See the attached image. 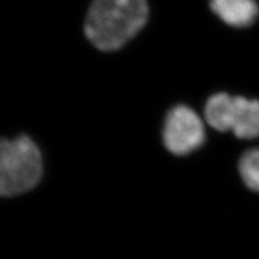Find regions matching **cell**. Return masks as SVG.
<instances>
[{
    "label": "cell",
    "mask_w": 259,
    "mask_h": 259,
    "mask_svg": "<svg viewBox=\"0 0 259 259\" xmlns=\"http://www.w3.org/2000/svg\"><path fill=\"white\" fill-rule=\"evenodd\" d=\"M146 0H93L87 14L84 32L102 51L124 46L147 22Z\"/></svg>",
    "instance_id": "cell-1"
},
{
    "label": "cell",
    "mask_w": 259,
    "mask_h": 259,
    "mask_svg": "<svg viewBox=\"0 0 259 259\" xmlns=\"http://www.w3.org/2000/svg\"><path fill=\"white\" fill-rule=\"evenodd\" d=\"M44 173L40 150L28 136L12 141L3 140L0 145V193L13 197L32 189Z\"/></svg>",
    "instance_id": "cell-2"
},
{
    "label": "cell",
    "mask_w": 259,
    "mask_h": 259,
    "mask_svg": "<svg viewBox=\"0 0 259 259\" xmlns=\"http://www.w3.org/2000/svg\"><path fill=\"white\" fill-rule=\"evenodd\" d=\"M204 116L207 123L220 132L232 131L242 140L259 136L258 101L217 93L208 99Z\"/></svg>",
    "instance_id": "cell-3"
},
{
    "label": "cell",
    "mask_w": 259,
    "mask_h": 259,
    "mask_svg": "<svg viewBox=\"0 0 259 259\" xmlns=\"http://www.w3.org/2000/svg\"><path fill=\"white\" fill-rule=\"evenodd\" d=\"M205 141L204 126L199 116L187 106L180 105L167 113L163 142L176 156H185L201 147Z\"/></svg>",
    "instance_id": "cell-4"
},
{
    "label": "cell",
    "mask_w": 259,
    "mask_h": 259,
    "mask_svg": "<svg viewBox=\"0 0 259 259\" xmlns=\"http://www.w3.org/2000/svg\"><path fill=\"white\" fill-rule=\"evenodd\" d=\"M210 9L226 24L234 27H245L258 15L255 0H210Z\"/></svg>",
    "instance_id": "cell-5"
},
{
    "label": "cell",
    "mask_w": 259,
    "mask_h": 259,
    "mask_svg": "<svg viewBox=\"0 0 259 259\" xmlns=\"http://www.w3.org/2000/svg\"><path fill=\"white\" fill-rule=\"evenodd\" d=\"M239 171L247 187L259 192V148L250 149L241 157Z\"/></svg>",
    "instance_id": "cell-6"
}]
</instances>
